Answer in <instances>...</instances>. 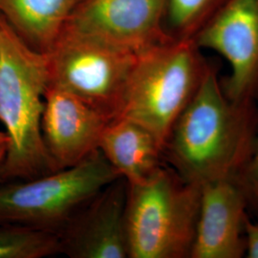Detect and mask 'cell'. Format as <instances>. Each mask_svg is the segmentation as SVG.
I'll use <instances>...</instances> for the list:
<instances>
[{"label":"cell","instance_id":"ac0fdd59","mask_svg":"<svg viewBox=\"0 0 258 258\" xmlns=\"http://www.w3.org/2000/svg\"><path fill=\"white\" fill-rule=\"evenodd\" d=\"M10 148V138L8 134L3 131H0V172L2 166L4 165L5 159L8 154Z\"/></svg>","mask_w":258,"mask_h":258},{"label":"cell","instance_id":"8992f818","mask_svg":"<svg viewBox=\"0 0 258 258\" xmlns=\"http://www.w3.org/2000/svg\"><path fill=\"white\" fill-rule=\"evenodd\" d=\"M47 55L49 85L79 98L109 120L120 116L137 54L65 27Z\"/></svg>","mask_w":258,"mask_h":258},{"label":"cell","instance_id":"277c9868","mask_svg":"<svg viewBox=\"0 0 258 258\" xmlns=\"http://www.w3.org/2000/svg\"><path fill=\"white\" fill-rule=\"evenodd\" d=\"M201 189L166 164L143 183L127 184L129 258H190Z\"/></svg>","mask_w":258,"mask_h":258},{"label":"cell","instance_id":"e0dca14e","mask_svg":"<svg viewBox=\"0 0 258 258\" xmlns=\"http://www.w3.org/2000/svg\"><path fill=\"white\" fill-rule=\"evenodd\" d=\"M245 235L247 241L245 256L258 258V224L251 223L249 218L245 223Z\"/></svg>","mask_w":258,"mask_h":258},{"label":"cell","instance_id":"7c38bea8","mask_svg":"<svg viewBox=\"0 0 258 258\" xmlns=\"http://www.w3.org/2000/svg\"><path fill=\"white\" fill-rule=\"evenodd\" d=\"M99 150L128 184L143 183L165 164L156 137L134 120L118 117L102 132Z\"/></svg>","mask_w":258,"mask_h":258},{"label":"cell","instance_id":"52a82bcc","mask_svg":"<svg viewBox=\"0 0 258 258\" xmlns=\"http://www.w3.org/2000/svg\"><path fill=\"white\" fill-rule=\"evenodd\" d=\"M201 50L221 55L231 74L221 81L233 102L258 98V0H228L194 39Z\"/></svg>","mask_w":258,"mask_h":258},{"label":"cell","instance_id":"5bb4252c","mask_svg":"<svg viewBox=\"0 0 258 258\" xmlns=\"http://www.w3.org/2000/svg\"><path fill=\"white\" fill-rule=\"evenodd\" d=\"M59 253L55 231L0 225V258H42Z\"/></svg>","mask_w":258,"mask_h":258},{"label":"cell","instance_id":"30bf717a","mask_svg":"<svg viewBox=\"0 0 258 258\" xmlns=\"http://www.w3.org/2000/svg\"><path fill=\"white\" fill-rule=\"evenodd\" d=\"M109 121L86 102L49 85L41 131L56 170L76 166L97 151Z\"/></svg>","mask_w":258,"mask_h":258},{"label":"cell","instance_id":"4fadbf2b","mask_svg":"<svg viewBox=\"0 0 258 258\" xmlns=\"http://www.w3.org/2000/svg\"><path fill=\"white\" fill-rule=\"evenodd\" d=\"M82 0H0V16L27 44L48 53Z\"/></svg>","mask_w":258,"mask_h":258},{"label":"cell","instance_id":"ba28073f","mask_svg":"<svg viewBox=\"0 0 258 258\" xmlns=\"http://www.w3.org/2000/svg\"><path fill=\"white\" fill-rule=\"evenodd\" d=\"M167 0H82L65 27L139 54L174 37L165 28Z\"/></svg>","mask_w":258,"mask_h":258},{"label":"cell","instance_id":"3957f363","mask_svg":"<svg viewBox=\"0 0 258 258\" xmlns=\"http://www.w3.org/2000/svg\"><path fill=\"white\" fill-rule=\"evenodd\" d=\"M211 65L194 39L170 38L139 53L125 84L119 117L148 128L164 148Z\"/></svg>","mask_w":258,"mask_h":258},{"label":"cell","instance_id":"2e32d148","mask_svg":"<svg viewBox=\"0 0 258 258\" xmlns=\"http://www.w3.org/2000/svg\"><path fill=\"white\" fill-rule=\"evenodd\" d=\"M239 181L248 195L249 206H254L258 210V128L252 155L240 176Z\"/></svg>","mask_w":258,"mask_h":258},{"label":"cell","instance_id":"9c48e42d","mask_svg":"<svg viewBox=\"0 0 258 258\" xmlns=\"http://www.w3.org/2000/svg\"><path fill=\"white\" fill-rule=\"evenodd\" d=\"M127 183L120 177L75 212L57 231L60 253L71 258H129Z\"/></svg>","mask_w":258,"mask_h":258},{"label":"cell","instance_id":"8fae6325","mask_svg":"<svg viewBox=\"0 0 258 258\" xmlns=\"http://www.w3.org/2000/svg\"><path fill=\"white\" fill-rule=\"evenodd\" d=\"M249 206L239 179H220L204 184L190 258L245 256V223L249 218Z\"/></svg>","mask_w":258,"mask_h":258},{"label":"cell","instance_id":"9a60e30c","mask_svg":"<svg viewBox=\"0 0 258 258\" xmlns=\"http://www.w3.org/2000/svg\"><path fill=\"white\" fill-rule=\"evenodd\" d=\"M228 0H167L165 28L174 38L194 39Z\"/></svg>","mask_w":258,"mask_h":258},{"label":"cell","instance_id":"7a4b0ae2","mask_svg":"<svg viewBox=\"0 0 258 258\" xmlns=\"http://www.w3.org/2000/svg\"><path fill=\"white\" fill-rule=\"evenodd\" d=\"M49 84L47 53L30 46L0 16V121L10 138L0 183L56 171L41 131Z\"/></svg>","mask_w":258,"mask_h":258},{"label":"cell","instance_id":"6da1fadb","mask_svg":"<svg viewBox=\"0 0 258 258\" xmlns=\"http://www.w3.org/2000/svg\"><path fill=\"white\" fill-rule=\"evenodd\" d=\"M257 128L255 102L230 100L212 64L167 137L165 164L190 184L239 179L252 155Z\"/></svg>","mask_w":258,"mask_h":258},{"label":"cell","instance_id":"5b68a950","mask_svg":"<svg viewBox=\"0 0 258 258\" xmlns=\"http://www.w3.org/2000/svg\"><path fill=\"white\" fill-rule=\"evenodd\" d=\"M98 149L80 164L0 186V225L59 231L103 187L120 178Z\"/></svg>","mask_w":258,"mask_h":258}]
</instances>
